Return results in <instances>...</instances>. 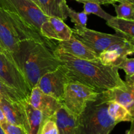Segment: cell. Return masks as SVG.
Listing matches in <instances>:
<instances>
[{
  "label": "cell",
  "instance_id": "1",
  "mask_svg": "<svg viewBox=\"0 0 134 134\" xmlns=\"http://www.w3.org/2000/svg\"><path fill=\"white\" fill-rule=\"evenodd\" d=\"M53 53L62 63L69 82H79L99 93L125 85V81L119 73V68L103 65L98 58L93 60L80 59L56 47Z\"/></svg>",
  "mask_w": 134,
  "mask_h": 134
},
{
  "label": "cell",
  "instance_id": "2",
  "mask_svg": "<svg viewBox=\"0 0 134 134\" xmlns=\"http://www.w3.org/2000/svg\"><path fill=\"white\" fill-rule=\"evenodd\" d=\"M15 64L32 89L42 76L56 69L62 63L47 45L31 39H26L20 43Z\"/></svg>",
  "mask_w": 134,
  "mask_h": 134
},
{
  "label": "cell",
  "instance_id": "3",
  "mask_svg": "<svg viewBox=\"0 0 134 134\" xmlns=\"http://www.w3.org/2000/svg\"><path fill=\"white\" fill-rule=\"evenodd\" d=\"M26 39L40 42L52 50L56 44L28 26L17 15L0 8V44L4 53L14 64L20 43Z\"/></svg>",
  "mask_w": 134,
  "mask_h": 134
},
{
  "label": "cell",
  "instance_id": "4",
  "mask_svg": "<svg viewBox=\"0 0 134 134\" xmlns=\"http://www.w3.org/2000/svg\"><path fill=\"white\" fill-rule=\"evenodd\" d=\"M108 102L99 94L98 98L86 103L77 116L76 134H109L116 123L107 112Z\"/></svg>",
  "mask_w": 134,
  "mask_h": 134
},
{
  "label": "cell",
  "instance_id": "5",
  "mask_svg": "<svg viewBox=\"0 0 134 134\" xmlns=\"http://www.w3.org/2000/svg\"><path fill=\"white\" fill-rule=\"evenodd\" d=\"M0 8L17 15L39 33L42 24L49 18L31 0H0Z\"/></svg>",
  "mask_w": 134,
  "mask_h": 134
},
{
  "label": "cell",
  "instance_id": "6",
  "mask_svg": "<svg viewBox=\"0 0 134 134\" xmlns=\"http://www.w3.org/2000/svg\"><path fill=\"white\" fill-rule=\"evenodd\" d=\"M100 93L77 82H68L64 89L62 103L69 112L78 116L89 101L98 98Z\"/></svg>",
  "mask_w": 134,
  "mask_h": 134
},
{
  "label": "cell",
  "instance_id": "7",
  "mask_svg": "<svg viewBox=\"0 0 134 134\" xmlns=\"http://www.w3.org/2000/svg\"><path fill=\"white\" fill-rule=\"evenodd\" d=\"M72 35L98 56L116 42L123 40L129 41L124 36L116 33L115 34H105L90 30L87 27L79 28L74 27V28L72 29Z\"/></svg>",
  "mask_w": 134,
  "mask_h": 134
},
{
  "label": "cell",
  "instance_id": "8",
  "mask_svg": "<svg viewBox=\"0 0 134 134\" xmlns=\"http://www.w3.org/2000/svg\"><path fill=\"white\" fill-rule=\"evenodd\" d=\"M0 79L9 87L23 94L27 100L31 89L20 69L3 52H0Z\"/></svg>",
  "mask_w": 134,
  "mask_h": 134
},
{
  "label": "cell",
  "instance_id": "9",
  "mask_svg": "<svg viewBox=\"0 0 134 134\" xmlns=\"http://www.w3.org/2000/svg\"><path fill=\"white\" fill-rule=\"evenodd\" d=\"M62 65L55 70L42 76L35 85L43 93L60 102L62 99L65 85L69 82Z\"/></svg>",
  "mask_w": 134,
  "mask_h": 134
},
{
  "label": "cell",
  "instance_id": "10",
  "mask_svg": "<svg viewBox=\"0 0 134 134\" xmlns=\"http://www.w3.org/2000/svg\"><path fill=\"white\" fill-rule=\"evenodd\" d=\"M101 94L106 102L122 105L134 116V76L126 75L125 85L105 90Z\"/></svg>",
  "mask_w": 134,
  "mask_h": 134
},
{
  "label": "cell",
  "instance_id": "11",
  "mask_svg": "<svg viewBox=\"0 0 134 134\" xmlns=\"http://www.w3.org/2000/svg\"><path fill=\"white\" fill-rule=\"evenodd\" d=\"M27 102L47 118L53 116L63 105L60 101L43 93L37 86H34L31 89Z\"/></svg>",
  "mask_w": 134,
  "mask_h": 134
},
{
  "label": "cell",
  "instance_id": "12",
  "mask_svg": "<svg viewBox=\"0 0 134 134\" xmlns=\"http://www.w3.org/2000/svg\"><path fill=\"white\" fill-rule=\"evenodd\" d=\"M24 101L10 102L4 98L0 99V108L2 110L7 122L24 128L28 134V120L24 105Z\"/></svg>",
  "mask_w": 134,
  "mask_h": 134
},
{
  "label": "cell",
  "instance_id": "13",
  "mask_svg": "<svg viewBox=\"0 0 134 134\" xmlns=\"http://www.w3.org/2000/svg\"><path fill=\"white\" fill-rule=\"evenodd\" d=\"M42 35L50 40L66 41L72 36V29L63 20L58 17H49L41 26Z\"/></svg>",
  "mask_w": 134,
  "mask_h": 134
},
{
  "label": "cell",
  "instance_id": "14",
  "mask_svg": "<svg viewBox=\"0 0 134 134\" xmlns=\"http://www.w3.org/2000/svg\"><path fill=\"white\" fill-rule=\"evenodd\" d=\"M56 47L80 59L93 60L98 58V56L95 52L77 40L73 35L68 40L58 41Z\"/></svg>",
  "mask_w": 134,
  "mask_h": 134
},
{
  "label": "cell",
  "instance_id": "15",
  "mask_svg": "<svg viewBox=\"0 0 134 134\" xmlns=\"http://www.w3.org/2000/svg\"><path fill=\"white\" fill-rule=\"evenodd\" d=\"M56 122L59 134H76L77 116L62 105L51 116Z\"/></svg>",
  "mask_w": 134,
  "mask_h": 134
},
{
  "label": "cell",
  "instance_id": "16",
  "mask_svg": "<svg viewBox=\"0 0 134 134\" xmlns=\"http://www.w3.org/2000/svg\"><path fill=\"white\" fill-rule=\"evenodd\" d=\"M42 11L48 17H58L62 20L68 18L66 0H37Z\"/></svg>",
  "mask_w": 134,
  "mask_h": 134
},
{
  "label": "cell",
  "instance_id": "17",
  "mask_svg": "<svg viewBox=\"0 0 134 134\" xmlns=\"http://www.w3.org/2000/svg\"><path fill=\"white\" fill-rule=\"evenodd\" d=\"M106 24L114 29L116 34L122 35L130 41L134 42V20L113 16L106 21Z\"/></svg>",
  "mask_w": 134,
  "mask_h": 134
},
{
  "label": "cell",
  "instance_id": "18",
  "mask_svg": "<svg viewBox=\"0 0 134 134\" xmlns=\"http://www.w3.org/2000/svg\"><path fill=\"white\" fill-rule=\"evenodd\" d=\"M24 105L30 127L28 134H39L42 124L47 117L41 111L29 104L27 100L24 102Z\"/></svg>",
  "mask_w": 134,
  "mask_h": 134
},
{
  "label": "cell",
  "instance_id": "19",
  "mask_svg": "<svg viewBox=\"0 0 134 134\" xmlns=\"http://www.w3.org/2000/svg\"><path fill=\"white\" fill-rule=\"evenodd\" d=\"M107 112L116 124L121 122H133V115L124 106L116 102H108Z\"/></svg>",
  "mask_w": 134,
  "mask_h": 134
},
{
  "label": "cell",
  "instance_id": "20",
  "mask_svg": "<svg viewBox=\"0 0 134 134\" xmlns=\"http://www.w3.org/2000/svg\"><path fill=\"white\" fill-rule=\"evenodd\" d=\"M4 98L10 102H22L27 100L22 94L9 87L0 79V99Z\"/></svg>",
  "mask_w": 134,
  "mask_h": 134
},
{
  "label": "cell",
  "instance_id": "21",
  "mask_svg": "<svg viewBox=\"0 0 134 134\" xmlns=\"http://www.w3.org/2000/svg\"><path fill=\"white\" fill-rule=\"evenodd\" d=\"M107 49L115 51L121 58H126L128 57V55L133 53L134 43L127 40H123L113 43Z\"/></svg>",
  "mask_w": 134,
  "mask_h": 134
},
{
  "label": "cell",
  "instance_id": "22",
  "mask_svg": "<svg viewBox=\"0 0 134 134\" xmlns=\"http://www.w3.org/2000/svg\"><path fill=\"white\" fill-rule=\"evenodd\" d=\"M124 58L120 57L117 52L109 49L103 51L98 56V59L103 65H111L116 68H118V65Z\"/></svg>",
  "mask_w": 134,
  "mask_h": 134
},
{
  "label": "cell",
  "instance_id": "23",
  "mask_svg": "<svg viewBox=\"0 0 134 134\" xmlns=\"http://www.w3.org/2000/svg\"><path fill=\"white\" fill-rule=\"evenodd\" d=\"M116 17L123 19L134 20V4L128 2L119 3V5L113 4Z\"/></svg>",
  "mask_w": 134,
  "mask_h": 134
},
{
  "label": "cell",
  "instance_id": "24",
  "mask_svg": "<svg viewBox=\"0 0 134 134\" xmlns=\"http://www.w3.org/2000/svg\"><path fill=\"white\" fill-rule=\"evenodd\" d=\"M84 4V10L87 15L90 14H95L100 18H103L105 20L107 21L113 17L112 15L106 13L102 7L101 5L92 2H85Z\"/></svg>",
  "mask_w": 134,
  "mask_h": 134
},
{
  "label": "cell",
  "instance_id": "25",
  "mask_svg": "<svg viewBox=\"0 0 134 134\" xmlns=\"http://www.w3.org/2000/svg\"><path fill=\"white\" fill-rule=\"evenodd\" d=\"M68 16L71 18L72 22L75 24V27L85 28L88 21V15L84 11L76 12L68 6Z\"/></svg>",
  "mask_w": 134,
  "mask_h": 134
},
{
  "label": "cell",
  "instance_id": "26",
  "mask_svg": "<svg viewBox=\"0 0 134 134\" xmlns=\"http://www.w3.org/2000/svg\"><path fill=\"white\" fill-rule=\"evenodd\" d=\"M39 134H59L57 124L52 117L44 119Z\"/></svg>",
  "mask_w": 134,
  "mask_h": 134
},
{
  "label": "cell",
  "instance_id": "27",
  "mask_svg": "<svg viewBox=\"0 0 134 134\" xmlns=\"http://www.w3.org/2000/svg\"><path fill=\"white\" fill-rule=\"evenodd\" d=\"M118 68L124 70L126 76H134V59L133 58H124L120 64L118 65Z\"/></svg>",
  "mask_w": 134,
  "mask_h": 134
},
{
  "label": "cell",
  "instance_id": "28",
  "mask_svg": "<svg viewBox=\"0 0 134 134\" xmlns=\"http://www.w3.org/2000/svg\"><path fill=\"white\" fill-rule=\"evenodd\" d=\"M1 125L6 134H27V132L24 128L10 124L7 121Z\"/></svg>",
  "mask_w": 134,
  "mask_h": 134
},
{
  "label": "cell",
  "instance_id": "29",
  "mask_svg": "<svg viewBox=\"0 0 134 134\" xmlns=\"http://www.w3.org/2000/svg\"><path fill=\"white\" fill-rule=\"evenodd\" d=\"M75 1L82 3L85 2L96 3L99 5H113L117 3L116 0H75Z\"/></svg>",
  "mask_w": 134,
  "mask_h": 134
},
{
  "label": "cell",
  "instance_id": "30",
  "mask_svg": "<svg viewBox=\"0 0 134 134\" xmlns=\"http://www.w3.org/2000/svg\"><path fill=\"white\" fill-rule=\"evenodd\" d=\"M6 121H7V120H6V119H5V115H4L1 109L0 108V124H3V123L5 122Z\"/></svg>",
  "mask_w": 134,
  "mask_h": 134
},
{
  "label": "cell",
  "instance_id": "31",
  "mask_svg": "<svg viewBox=\"0 0 134 134\" xmlns=\"http://www.w3.org/2000/svg\"><path fill=\"white\" fill-rule=\"evenodd\" d=\"M126 134H134V128H133V122H131L130 129L126 132Z\"/></svg>",
  "mask_w": 134,
  "mask_h": 134
},
{
  "label": "cell",
  "instance_id": "32",
  "mask_svg": "<svg viewBox=\"0 0 134 134\" xmlns=\"http://www.w3.org/2000/svg\"><path fill=\"white\" fill-rule=\"evenodd\" d=\"M116 2L121 3V2H128L130 3L134 4V0H116Z\"/></svg>",
  "mask_w": 134,
  "mask_h": 134
},
{
  "label": "cell",
  "instance_id": "33",
  "mask_svg": "<svg viewBox=\"0 0 134 134\" xmlns=\"http://www.w3.org/2000/svg\"><path fill=\"white\" fill-rule=\"evenodd\" d=\"M0 134H6L5 133V131H4L3 128L2 126H1V124H0Z\"/></svg>",
  "mask_w": 134,
  "mask_h": 134
},
{
  "label": "cell",
  "instance_id": "34",
  "mask_svg": "<svg viewBox=\"0 0 134 134\" xmlns=\"http://www.w3.org/2000/svg\"><path fill=\"white\" fill-rule=\"evenodd\" d=\"M31 1H32L34 3H35V4H36V5H37V6L39 7V8H40V7H39V2H38V1H37V0H31Z\"/></svg>",
  "mask_w": 134,
  "mask_h": 134
},
{
  "label": "cell",
  "instance_id": "35",
  "mask_svg": "<svg viewBox=\"0 0 134 134\" xmlns=\"http://www.w3.org/2000/svg\"><path fill=\"white\" fill-rule=\"evenodd\" d=\"M0 52H3V53H4V51H3V50L2 47H1V44H0ZM4 54H5V53H4Z\"/></svg>",
  "mask_w": 134,
  "mask_h": 134
}]
</instances>
